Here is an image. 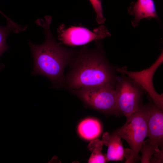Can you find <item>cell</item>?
I'll list each match as a JSON object with an SVG mask.
<instances>
[{
	"label": "cell",
	"instance_id": "6da1fadb",
	"mask_svg": "<svg viewBox=\"0 0 163 163\" xmlns=\"http://www.w3.org/2000/svg\"><path fill=\"white\" fill-rule=\"evenodd\" d=\"M101 40L95 41V49L84 46L75 50L63 85L71 92L84 88L115 85L117 83L118 78L105 56Z\"/></svg>",
	"mask_w": 163,
	"mask_h": 163
},
{
	"label": "cell",
	"instance_id": "7a4b0ae2",
	"mask_svg": "<svg viewBox=\"0 0 163 163\" xmlns=\"http://www.w3.org/2000/svg\"><path fill=\"white\" fill-rule=\"evenodd\" d=\"M52 21L50 16H45L44 20L37 21V23L43 29L44 41L40 45L30 42L28 44L34 59L32 74L44 75L50 80L54 87L59 88L63 87L64 71L75 50L65 47L55 40L50 29Z\"/></svg>",
	"mask_w": 163,
	"mask_h": 163
},
{
	"label": "cell",
	"instance_id": "3957f363",
	"mask_svg": "<svg viewBox=\"0 0 163 163\" xmlns=\"http://www.w3.org/2000/svg\"><path fill=\"white\" fill-rule=\"evenodd\" d=\"M149 111L141 105L138 110L126 117L124 124L112 134L124 139L130 149H125L126 163H134L140 158L139 153L148 133Z\"/></svg>",
	"mask_w": 163,
	"mask_h": 163
},
{
	"label": "cell",
	"instance_id": "277c9868",
	"mask_svg": "<svg viewBox=\"0 0 163 163\" xmlns=\"http://www.w3.org/2000/svg\"><path fill=\"white\" fill-rule=\"evenodd\" d=\"M147 106L149 117L147 137L149 139L143 141L140 149L141 163H149L153 155L162 156L163 153V150L159 148L163 145V110L155 104H149Z\"/></svg>",
	"mask_w": 163,
	"mask_h": 163
},
{
	"label": "cell",
	"instance_id": "5b68a950",
	"mask_svg": "<svg viewBox=\"0 0 163 163\" xmlns=\"http://www.w3.org/2000/svg\"><path fill=\"white\" fill-rule=\"evenodd\" d=\"M116 85L82 88L71 92L87 105L105 113L118 115Z\"/></svg>",
	"mask_w": 163,
	"mask_h": 163
},
{
	"label": "cell",
	"instance_id": "8992f818",
	"mask_svg": "<svg viewBox=\"0 0 163 163\" xmlns=\"http://www.w3.org/2000/svg\"><path fill=\"white\" fill-rule=\"evenodd\" d=\"M57 31L59 43L69 46L85 45L93 41L102 40L111 35L108 30L103 25L92 30L82 26L67 27L62 24L58 27Z\"/></svg>",
	"mask_w": 163,
	"mask_h": 163
},
{
	"label": "cell",
	"instance_id": "52a82bcc",
	"mask_svg": "<svg viewBox=\"0 0 163 163\" xmlns=\"http://www.w3.org/2000/svg\"><path fill=\"white\" fill-rule=\"evenodd\" d=\"M117 84L116 88L118 110L119 113L127 117L136 112L141 106L143 90L129 78L123 75L118 78Z\"/></svg>",
	"mask_w": 163,
	"mask_h": 163
},
{
	"label": "cell",
	"instance_id": "ba28073f",
	"mask_svg": "<svg viewBox=\"0 0 163 163\" xmlns=\"http://www.w3.org/2000/svg\"><path fill=\"white\" fill-rule=\"evenodd\" d=\"M163 62L162 52L154 63L148 68L140 71H128L125 67L117 69L116 71L126 75L129 78L138 85L143 90L146 92L152 99L154 104L158 108L163 110V94L156 92L154 87L153 78L154 74Z\"/></svg>",
	"mask_w": 163,
	"mask_h": 163
},
{
	"label": "cell",
	"instance_id": "9c48e42d",
	"mask_svg": "<svg viewBox=\"0 0 163 163\" xmlns=\"http://www.w3.org/2000/svg\"><path fill=\"white\" fill-rule=\"evenodd\" d=\"M128 11L134 17L132 24L134 27L137 26L142 19L158 18L153 0H137L132 4Z\"/></svg>",
	"mask_w": 163,
	"mask_h": 163
},
{
	"label": "cell",
	"instance_id": "30bf717a",
	"mask_svg": "<svg viewBox=\"0 0 163 163\" xmlns=\"http://www.w3.org/2000/svg\"><path fill=\"white\" fill-rule=\"evenodd\" d=\"M102 141L103 144L108 147L106 155L107 161L124 159L125 151L120 137L114 134L110 135L106 132L103 134Z\"/></svg>",
	"mask_w": 163,
	"mask_h": 163
},
{
	"label": "cell",
	"instance_id": "8fae6325",
	"mask_svg": "<svg viewBox=\"0 0 163 163\" xmlns=\"http://www.w3.org/2000/svg\"><path fill=\"white\" fill-rule=\"evenodd\" d=\"M77 129L79 135L82 138L87 140H92L100 135L102 127L97 120L87 118L79 123Z\"/></svg>",
	"mask_w": 163,
	"mask_h": 163
},
{
	"label": "cell",
	"instance_id": "7c38bea8",
	"mask_svg": "<svg viewBox=\"0 0 163 163\" xmlns=\"http://www.w3.org/2000/svg\"><path fill=\"white\" fill-rule=\"evenodd\" d=\"M103 145L102 140L98 139L93 140L91 142L88 147L92 153L88 163H104L107 162L106 155L101 152Z\"/></svg>",
	"mask_w": 163,
	"mask_h": 163
},
{
	"label": "cell",
	"instance_id": "4fadbf2b",
	"mask_svg": "<svg viewBox=\"0 0 163 163\" xmlns=\"http://www.w3.org/2000/svg\"><path fill=\"white\" fill-rule=\"evenodd\" d=\"M14 30L10 26L4 27L0 26V57L5 51L8 48L6 44L7 38L9 33Z\"/></svg>",
	"mask_w": 163,
	"mask_h": 163
},
{
	"label": "cell",
	"instance_id": "5bb4252c",
	"mask_svg": "<svg viewBox=\"0 0 163 163\" xmlns=\"http://www.w3.org/2000/svg\"><path fill=\"white\" fill-rule=\"evenodd\" d=\"M96 14V21L97 23L102 25L106 21L103 14L101 0H89Z\"/></svg>",
	"mask_w": 163,
	"mask_h": 163
},
{
	"label": "cell",
	"instance_id": "9a60e30c",
	"mask_svg": "<svg viewBox=\"0 0 163 163\" xmlns=\"http://www.w3.org/2000/svg\"><path fill=\"white\" fill-rule=\"evenodd\" d=\"M0 13H1L3 16H4L5 18L7 19V20H8L9 19V18L5 15L3 12H2V11L0 10Z\"/></svg>",
	"mask_w": 163,
	"mask_h": 163
}]
</instances>
